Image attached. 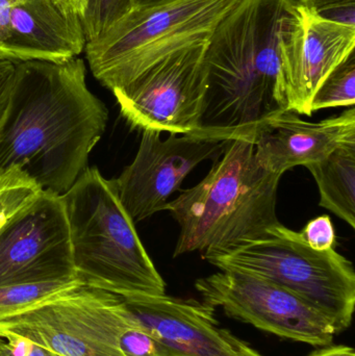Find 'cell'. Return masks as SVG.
<instances>
[{
    "mask_svg": "<svg viewBox=\"0 0 355 356\" xmlns=\"http://www.w3.org/2000/svg\"><path fill=\"white\" fill-rule=\"evenodd\" d=\"M62 198L75 276L83 286L123 300L166 294V284L123 207L114 179L88 167Z\"/></svg>",
    "mask_w": 355,
    "mask_h": 356,
    "instance_id": "obj_4",
    "label": "cell"
},
{
    "mask_svg": "<svg viewBox=\"0 0 355 356\" xmlns=\"http://www.w3.org/2000/svg\"><path fill=\"white\" fill-rule=\"evenodd\" d=\"M302 14V33L285 68L286 102L288 111L311 117L319 86L355 49V29Z\"/></svg>",
    "mask_w": 355,
    "mask_h": 356,
    "instance_id": "obj_15",
    "label": "cell"
},
{
    "mask_svg": "<svg viewBox=\"0 0 355 356\" xmlns=\"http://www.w3.org/2000/svg\"><path fill=\"white\" fill-rule=\"evenodd\" d=\"M15 69H16V62L0 58V122L10 100Z\"/></svg>",
    "mask_w": 355,
    "mask_h": 356,
    "instance_id": "obj_23",
    "label": "cell"
},
{
    "mask_svg": "<svg viewBox=\"0 0 355 356\" xmlns=\"http://www.w3.org/2000/svg\"><path fill=\"white\" fill-rule=\"evenodd\" d=\"M83 286L77 280H54L0 286V320L56 298Z\"/></svg>",
    "mask_w": 355,
    "mask_h": 356,
    "instance_id": "obj_17",
    "label": "cell"
},
{
    "mask_svg": "<svg viewBox=\"0 0 355 356\" xmlns=\"http://www.w3.org/2000/svg\"><path fill=\"white\" fill-rule=\"evenodd\" d=\"M350 142H355L354 106L320 122L302 120L286 111L261 125L254 136L258 164L281 177L294 167L322 161Z\"/></svg>",
    "mask_w": 355,
    "mask_h": 356,
    "instance_id": "obj_13",
    "label": "cell"
},
{
    "mask_svg": "<svg viewBox=\"0 0 355 356\" xmlns=\"http://www.w3.org/2000/svg\"><path fill=\"white\" fill-rule=\"evenodd\" d=\"M22 0H0V58L8 37V24L12 8Z\"/></svg>",
    "mask_w": 355,
    "mask_h": 356,
    "instance_id": "obj_25",
    "label": "cell"
},
{
    "mask_svg": "<svg viewBox=\"0 0 355 356\" xmlns=\"http://www.w3.org/2000/svg\"><path fill=\"white\" fill-rule=\"evenodd\" d=\"M133 317L120 297L81 286L0 320L10 334L60 356H124L120 339Z\"/></svg>",
    "mask_w": 355,
    "mask_h": 356,
    "instance_id": "obj_7",
    "label": "cell"
},
{
    "mask_svg": "<svg viewBox=\"0 0 355 356\" xmlns=\"http://www.w3.org/2000/svg\"><path fill=\"white\" fill-rule=\"evenodd\" d=\"M202 302L265 332L313 346H329L335 328L306 301L281 286L244 272L220 270L199 278Z\"/></svg>",
    "mask_w": 355,
    "mask_h": 356,
    "instance_id": "obj_9",
    "label": "cell"
},
{
    "mask_svg": "<svg viewBox=\"0 0 355 356\" xmlns=\"http://www.w3.org/2000/svg\"><path fill=\"white\" fill-rule=\"evenodd\" d=\"M169 356H263L221 328L206 303L160 296L123 300Z\"/></svg>",
    "mask_w": 355,
    "mask_h": 356,
    "instance_id": "obj_12",
    "label": "cell"
},
{
    "mask_svg": "<svg viewBox=\"0 0 355 356\" xmlns=\"http://www.w3.org/2000/svg\"><path fill=\"white\" fill-rule=\"evenodd\" d=\"M165 1H168V0H133L135 6H154V4L163 3Z\"/></svg>",
    "mask_w": 355,
    "mask_h": 356,
    "instance_id": "obj_29",
    "label": "cell"
},
{
    "mask_svg": "<svg viewBox=\"0 0 355 356\" xmlns=\"http://www.w3.org/2000/svg\"><path fill=\"white\" fill-rule=\"evenodd\" d=\"M310 356H355L354 350L352 347L344 346H329L327 348L316 351Z\"/></svg>",
    "mask_w": 355,
    "mask_h": 356,
    "instance_id": "obj_26",
    "label": "cell"
},
{
    "mask_svg": "<svg viewBox=\"0 0 355 356\" xmlns=\"http://www.w3.org/2000/svg\"><path fill=\"white\" fill-rule=\"evenodd\" d=\"M296 0H238L206 44V90L198 133L249 138L286 112L285 68L302 33Z\"/></svg>",
    "mask_w": 355,
    "mask_h": 356,
    "instance_id": "obj_2",
    "label": "cell"
},
{
    "mask_svg": "<svg viewBox=\"0 0 355 356\" xmlns=\"http://www.w3.org/2000/svg\"><path fill=\"white\" fill-rule=\"evenodd\" d=\"M143 131L137 156L114 179L119 199L133 221L164 211L168 198L185 178L206 160L222 154L229 140L202 133L169 134Z\"/></svg>",
    "mask_w": 355,
    "mask_h": 356,
    "instance_id": "obj_11",
    "label": "cell"
},
{
    "mask_svg": "<svg viewBox=\"0 0 355 356\" xmlns=\"http://www.w3.org/2000/svg\"><path fill=\"white\" fill-rule=\"evenodd\" d=\"M306 167L318 186L320 207L355 228V142Z\"/></svg>",
    "mask_w": 355,
    "mask_h": 356,
    "instance_id": "obj_16",
    "label": "cell"
},
{
    "mask_svg": "<svg viewBox=\"0 0 355 356\" xmlns=\"http://www.w3.org/2000/svg\"><path fill=\"white\" fill-rule=\"evenodd\" d=\"M355 54L352 50L323 79L311 104V113L336 106H354Z\"/></svg>",
    "mask_w": 355,
    "mask_h": 356,
    "instance_id": "obj_18",
    "label": "cell"
},
{
    "mask_svg": "<svg viewBox=\"0 0 355 356\" xmlns=\"http://www.w3.org/2000/svg\"><path fill=\"white\" fill-rule=\"evenodd\" d=\"M77 280L62 195L42 190L0 228V286Z\"/></svg>",
    "mask_w": 355,
    "mask_h": 356,
    "instance_id": "obj_10",
    "label": "cell"
},
{
    "mask_svg": "<svg viewBox=\"0 0 355 356\" xmlns=\"http://www.w3.org/2000/svg\"><path fill=\"white\" fill-rule=\"evenodd\" d=\"M133 8V0H87L81 17L87 43L101 37Z\"/></svg>",
    "mask_w": 355,
    "mask_h": 356,
    "instance_id": "obj_20",
    "label": "cell"
},
{
    "mask_svg": "<svg viewBox=\"0 0 355 356\" xmlns=\"http://www.w3.org/2000/svg\"><path fill=\"white\" fill-rule=\"evenodd\" d=\"M296 3L313 18L355 29V0H296Z\"/></svg>",
    "mask_w": 355,
    "mask_h": 356,
    "instance_id": "obj_21",
    "label": "cell"
},
{
    "mask_svg": "<svg viewBox=\"0 0 355 356\" xmlns=\"http://www.w3.org/2000/svg\"><path fill=\"white\" fill-rule=\"evenodd\" d=\"M219 270L244 272L293 293L322 314L336 334L349 327L355 305L354 265L335 248L316 250L285 225L266 238L206 259Z\"/></svg>",
    "mask_w": 355,
    "mask_h": 356,
    "instance_id": "obj_6",
    "label": "cell"
},
{
    "mask_svg": "<svg viewBox=\"0 0 355 356\" xmlns=\"http://www.w3.org/2000/svg\"><path fill=\"white\" fill-rule=\"evenodd\" d=\"M81 16L60 0H22L12 8L1 58L62 63L85 50Z\"/></svg>",
    "mask_w": 355,
    "mask_h": 356,
    "instance_id": "obj_14",
    "label": "cell"
},
{
    "mask_svg": "<svg viewBox=\"0 0 355 356\" xmlns=\"http://www.w3.org/2000/svg\"><path fill=\"white\" fill-rule=\"evenodd\" d=\"M299 234L302 240L316 250L333 248L336 244L335 227L327 215L311 220Z\"/></svg>",
    "mask_w": 355,
    "mask_h": 356,
    "instance_id": "obj_22",
    "label": "cell"
},
{
    "mask_svg": "<svg viewBox=\"0 0 355 356\" xmlns=\"http://www.w3.org/2000/svg\"><path fill=\"white\" fill-rule=\"evenodd\" d=\"M0 356H19L14 345L3 337H0Z\"/></svg>",
    "mask_w": 355,
    "mask_h": 356,
    "instance_id": "obj_27",
    "label": "cell"
},
{
    "mask_svg": "<svg viewBox=\"0 0 355 356\" xmlns=\"http://www.w3.org/2000/svg\"><path fill=\"white\" fill-rule=\"evenodd\" d=\"M60 1L63 2L64 4H66L68 8H70L71 10L76 12L77 14L81 17V15H83V10H85V2H87V0H60Z\"/></svg>",
    "mask_w": 355,
    "mask_h": 356,
    "instance_id": "obj_28",
    "label": "cell"
},
{
    "mask_svg": "<svg viewBox=\"0 0 355 356\" xmlns=\"http://www.w3.org/2000/svg\"><path fill=\"white\" fill-rule=\"evenodd\" d=\"M206 177L167 203L179 225L174 257L202 259L269 236L281 225L276 198L281 175L258 164L254 140H229Z\"/></svg>",
    "mask_w": 355,
    "mask_h": 356,
    "instance_id": "obj_3",
    "label": "cell"
},
{
    "mask_svg": "<svg viewBox=\"0 0 355 356\" xmlns=\"http://www.w3.org/2000/svg\"><path fill=\"white\" fill-rule=\"evenodd\" d=\"M3 338H6L8 342L14 345L17 353L19 356H60L52 351L47 350L43 347L37 346V345L31 344L23 339L18 338V337L10 336V334H2Z\"/></svg>",
    "mask_w": 355,
    "mask_h": 356,
    "instance_id": "obj_24",
    "label": "cell"
},
{
    "mask_svg": "<svg viewBox=\"0 0 355 356\" xmlns=\"http://www.w3.org/2000/svg\"><path fill=\"white\" fill-rule=\"evenodd\" d=\"M41 191L33 179L16 167L0 175V228Z\"/></svg>",
    "mask_w": 355,
    "mask_h": 356,
    "instance_id": "obj_19",
    "label": "cell"
},
{
    "mask_svg": "<svg viewBox=\"0 0 355 356\" xmlns=\"http://www.w3.org/2000/svg\"><path fill=\"white\" fill-rule=\"evenodd\" d=\"M238 0H168L135 6L85 44L95 79L110 91L129 85L173 52L206 43Z\"/></svg>",
    "mask_w": 355,
    "mask_h": 356,
    "instance_id": "obj_5",
    "label": "cell"
},
{
    "mask_svg": "<svg viewBox=\"0 0 355 356\" xmlns=\"http://www.w3.org/2000/svg\"><path fill=\"white\" fill-rule=\"evenodd\" d=\"M206 43L195 44L158 60L113 94L133 129L160 133L200 131L206 73Z\"/></svg>",
    "mask_w": 355,
    "mask_h": 356,
    "instance_id": "obj_8",
    "label": "cell"
},
{
    "mask_svg": "<svg viewBox=\"0 0 355 356\" xmlns=\"http://www.w3.org/2000/svg\"><path fill=\"white\" fill-rule=\"evenodd\" d=\"M108 119L81 58L16 63L0 122V175L16 167L42 190L65 194L88 168Z\"/></svg>",
    "mask_w": 355,
    "mask_h": 356,
    "instance_id": "obj_1",
    "label": "cell"
}]
</instances>
